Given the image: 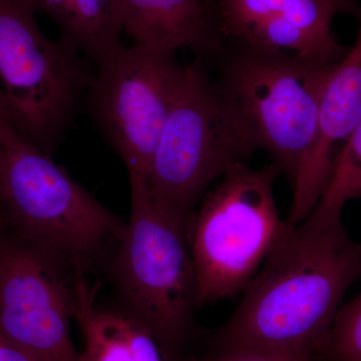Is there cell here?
Returning a JSON list of instances; mask_svg holds the SVG:
<instances>
[{"label": "cell", "mask_w": 361, "mask_h": 361, "mask_svg": "<svg viewBox=\"0 0 361 361\" xmlns=\"http://www.w3.org/2000/svg\"><path fill=\"white\" fill-rule=\"evenodd\" d=\"M341 215L314 207L290 226L218 331L217 350L312 360L326 348L342 298L361 278V242L349 237Z\"/></svg>", "instance_id": "cell-1"}, {"label": "cell", "mask_w": 361, "mask_h": 361, "mask_svg": "<svg viewBox=\"0 0 361 361\" xmlns=\"http://www.w3.org/2000/svg\"><path fill=\"white\" fill-rule=\"evenodd\" d=\"M259 149L248 123L233 106L208 63H186L152 159L147 186L166 211L188 226L209 187Z\"/></svg>", "instance_id": "cell-2"}, {"label": "cell", "mask_w": 361, "mask_h": 361, "mask_svg": "<svg viewBox=\"0 0 361 361\" xmlns=\"http://www.w3.org/2000/svg\"><path fill=\"white\" fill-rule=\"evenodd\" d=\"M0 204L28 243L87 270L127 224L13 127L0 121Z\"/></svg>", "instance_id": "cell-3"}, {"label": "cell", "mask_w": 361, "mask_h": 361, "mask_svg": "<svg viewBox=\"0 0 361 361\" xmlns=\"http://www.w3.org/2000/svg\"><path fill=\"white\" fill-rule=\"evenodd\" d=\"M221 90L291 188L317 134L323 92L337 63L227 40L213 61Z\"/></svg>", "instance_id": "cell-4"}, {"label": "cell", "mask_w": 361, "mask_h": 361, "mask_svg": "<svg viewBox=\"0 0 361 361\" xmlns=\"http://www.w3.org/2000/svg\"><path fill=\"white\" fill-rule=\"evenodd\" d=\"M237 164L203 197L187 226L197 280L198 307L243 292L290 228L275 200L280 174Z\"/></svg>", "instance_id": "cell-5"}, {"label": "cell", "mask_w": 361, "mask_h": 361, "mask_svg": "<svg viewBox=\"0 0 361 361\" xmlns=\"http://www.w3.org/2000/svg\"><path fill=\"white\" fill-rule=\"evenodd\" d=\"M129 178L132 211L114 258V281L121 310L149 330L172 358L198 308L187 226L157 203L146 178Z\"/></svg>", "instance_id": "cell-6"}, {"label": "cell", "mask_w": 361, "mask_h": 361, "mask_svg": "<svg viewBox=\"0 0 361 361\" xmlns=\"http://www.w3.org/2000/svg\"><path fill=\"white\" fill-rule=\"evenodd\" d=\"M35 13L25 0H0V89L13 127L51 155L92 73L75 47L45 37Z\"/></svg>", "instance_id": "cell-7"}, {"label": "cell", "mask_w": 361, "mask_h": 361, "mask_svg": "<svg viewBox=\"0 0 361 361\" xmlns=\"http://www.w3.org/2000/svg\"><path fill=\"white\" fill-rule=\"evenodd\" d=\"M177 52L135 44L96 65L87 96L129 177L146 178L185 65Z\"/></svg>", "instance_id": "cell-8"}, {"label": "cell", "mask_w": 361, "mask_h": 361, "mask_svg": "<svg viewBox=\"0 0 361 361\" xmlns=\"http://www.w3.org/2000/svg\"><path fill=\"white\" fill-rule=\"evenodd\" d=\"M66 268L25 240L0 245V334L35 361H80Z\"/></svg>", "instance_id": "cell-9"}, {"label": "cell", "mask_w": 361, "mask_h": 361, "mask_svg": "<svg viewBox=\"0 0 361 361\" xmlns=\"http://www.w3.org/2000/svg\"><path fill=\"white\" fill-rule=\"evenodd\" d=\"M361 118V11L355 47L337 63L323 92L314 142L294 182L287 222L305 219L329 186L337 158V144L345 142Z\"/></svg>", "instance_id": "cell-10"}, {"label": "cell", "mask_w": 361, "mask_h": 361, "mask_svg": "<svg viewBox=\"0 0 361 361\" xmlns=\"http://www.w3.org/2000/svg\"><path fill=\"white\" fill-rule=\"evenodd\" d=\"M125 32L135 44L161 51L188 49L213 63L227 40L216 0H121Z\"/></svg>", "instance_id": "cell-11"}, {"label": "cell", "mask_w": 361, "mask_h": 361, "mask_svg": "<svg viewBox=\"0 0 361 361\" xmlns=\"http://www.w3.org/2000/svg\"><path fill=\"white\" fill-rule=\"evenodd\" d=\"M85 269L71 274L73 319L84 338L80 361H171L160 342L144 325L122 310L99 302V284Z\"/></svg>", "instance_id": "cell-12"}, {"label": "cell", "mask_w": 361, "mask_h": 361, "mask_svg": "<svg viewBox=\"0 0 361 361\" xmlns=\"http://www.w3.org/2000/svg\"><path fill=\"white\" fill-rule=\"evenodd\" d=\"M35 13L49 16L61 39L94 63L123 47L121 0H25Z\"/></svg>", "instance_id": "cell-13"}, {"label": "cell", "mask_w": 361, "mask_h": 361, "mask_svg": "<svg viewBox=\"0 0 361 361\" xmlns=\"http://www.w3.org/2000/svg\"><path fill=\"white\" fill-rule=\"evenodd\" d=\"M221 32L226 40L238 39L252 25L286 14L336 8L327 0H216Z\"/></svg>", "instance_id": "cell-14"}, {"label": "cell", "mask_w": 361, "mask_h": 361, "mask_svg": "<svg viewBox=\"0 0 361 361\" xmlns=\"http://www.w3.org/2000/svg\"><path fill=\"white\" fill-rule=\"evenodd\" d=\"M361 186V118L337 154L331 179L316 207L342 213L346 202L355 198Z\"/></svg>", "instance_id": "cell-15"}, {"label": "cell", "mask_w": 361, "mask_h": 361, "mask_svg": "<svg viewBox=\"0 0 361 361\" xmlns=\"http://www.w3.org/2000/svg\"><path fill=\"white\" fill-rule=\"evenodd\" d=\"M326 349L336 361H361V291L337 312Z\"/></svg>", "instance_id": "cell-16"}, {"label": "cell", "mask_w": 361, "mask_h": 361, "mask_svg": "<svg viewBox=\"0 0 361 361\" xmlns=\"http://www.w3.org/2000/svg\"><path fill=\"white\" fill-rule=\"evenodd\" d=\"M188 361H313L292 356L262 353V351L244 350V349H230L217 350L210 355L190 358Z\"/></svg>", "instance_id": "cell-17"}, {"label": "cell", "mask_w": 361, "mask_h": 361, "mask_svg": "<svg viewBox=\"0 0 361 361\" xmlns=\"http://www.w3.org/2000/svg\"><path fill=\"white\" fill-rule=\"evenodd\" d=\"M0 361H35L0 334Z\"/></svg>", "instance_id": "cell-18"}, {"label": "cell", "mask_w": 361, "mask_h": 361, "mask_svg": "<svg viewBox=\"0 0 361 361\" xmlns=\"http://www.w3.org/2000/svg\"><path fill=\"white\" fill-rule=\"evenodd\" d=\"M336 8L337 13H360L353 0H327Z\"/></svg>", "instance_id": "cell-19"}, {"label": "cell", "mask_w": 361, "mask_h": 361, "mask_svg": "<svg viewBox=\"0 0 361 361\" xmlns=\"http://www.w3.org/2000/svg\"><path fill=\"white\" fill-rule=\"evenodd\" d=\"M9 120L8 114H7L6 103H4V94L0 89V121Z\"/></svg>", "instance_id": "cell-20"}, {"label": "cell", "mask_w": 361, "mask_h": 361, "mask_svg": "<svg viewBox=\"0 0 361 361\" xmlns=\"http://www.w3.org/2000/svg\"><path fill=\"white\" fill-rule=\"evenodd\" d=\"M355 198H361V186L358 188L357 191H356Z\"/></svg>", "instance_id": "cell-21"}]
</instances>
